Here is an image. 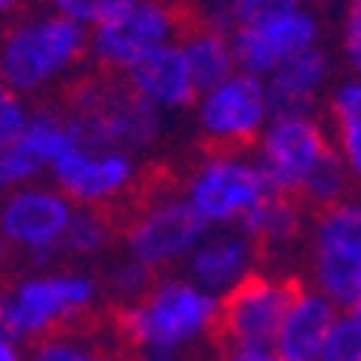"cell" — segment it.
Instances as JSON below:
<instances>
[{
    "label": "cell",
    "mask_w": 361,
    "mask_h": 361,
    "mask_svg": "<svg viewBox=\"0 0 361 361\" xmlns=\"http://www.w3.org/2000/svg\"><path fill=\"white\" fill-rule=\"evenodd\" d=\"M221 300L205 293L183 274L153 277L140 300L118 306V329L137 361H183L219 332Z\"/></svg>",
    "instance_id": "1"
},
{
    "label": "cell",
    "mask_w": 361,
    "mask_h": 361,
    "mask_svg": "<svg viewBox=\"0 0 361 361\" xmlns=\"http://www.w3.org/2000/svg\"><path fill=\"white\" fill-rule=\"evenodd\" d=\"M88 59V30L56 13H23L0 33V82L20 98L46 94Z\"/></svg>",
    "instance_id": "2"
},
{
    "label": "cell",
    "mask_w": 361,
    "mask_h": 361,
    "mask_svg": "<svg viewBox=\"0 0 361 361\" xmlns=\"http://www.w3.org/2000/svg\"><path fill=\"white\" fill-rule=\"evenodd\" d=\"M101 302V280L82 267L33 270L4 290L7 336L20 345L66 332Z\"/></svg>",
    "instance_id": "3"
},
{
    "label": "cell",
    "mask_w": 361,
    "mask_h": 361,
    "mask_svg": "<svg viewBox=\"0 0 361 361\" xmlns=\"http://www.w3.org/2000/svg\"><path fill=\"white\" fill-rule=\"evenodd\" d=\"M310 290L338 312L361 310V205L345 199L306 221Z\"/></svg>",
    "instance_id": "4"
},
{
    "label": "cell",
    "mask_w": 361,
    "mask_h": 361,
    "mask_svg": "<svg viewBox=\"0 0 361 361\" xmlns=\"http://www.w3.org/2000/svg\"><path fill=\"white\" fill-rule=\"evenodd\" d=\"M179 195L195 221L212 231V228H238L244 215L270 195V185L251 153L212 150L189 169Z\"/></svg>",
    "instance_id": "5"
},
{
    "label": "cell",
    "mask_w": 361,
    "mask_h": 361,
    "mask_svg": "<svg viewBox=\"0 0 361 361\" xmlns=\"http://www.w3.org/2000/svg\"><path fill=\"white\" fill-rule=\"evenodd\" d=\"M78 140L94 147H118L127 153H143L160 140L163 118L124 88V82L92 78L82 82L66 111Z\"/></svg>",
    "instance_id": "6"
},
{
    "label": "cell",
    "mask_w": 361,
    "mask_h": 361,
    "mask_svg": "<svg viewBox=\"0 0 361 361\" xmlns=\"http://www.w3.org/2000/svg\"><path fill=\"white\" fill-rule=\"evenodd\" d=\"M225 33L238 72L267 78L293 56L319 46L326 36V23L312 4H283L231 26Z\"/></svg>",
    "instance_id": "7"
},
{
    "label": "cell",
    "mask_w": 361,
    "mask_h": 361,
    "mask_svg": "<svg viewBox=\"0 0 361 361\" xmlns=\"http://www.w3.org/2000/svg\"><path fill=\"white\" fill-rule=\"evenodd\" d=\"M332 140L319 114H274L254 140V163L261 166L274 195L300 199L306 179L332 157Z\"/></svg>",
    "instance_id": "8"
},
{
    "label": "cell",
    "mask_w": 361,
    "mask_h": 361,
    "mask_svg": "<svg viewBox=\"0 0 361 361\" xmlns=\"http://www.w3.org/2000/svg\"><path fill=\"white\" fill-rule=\"evenodd\" d=\"M183 36V20L169 0H137L121 7L88 30V59L111 75H124L130 66Z\"/></svg>",
    "instance_id": "9"
},
{
    "label": "cell",
    "mask_w": 361,
    "mask_h": 361,
    "mask_svg": "<svg viewBox=\"0 0 361 361\" xmlns=\"http://www.w3.org/2000/svg\"><path fill=\"white\" fill-rule=\"evenodd\" d=\"M202 231L205 228L195 221L183 195L160 192L130 215V221L121 231V244H124L127 261L140 264L153 277H160V274H176L183 267Z\"/></svg>",
    "instance_id": "10"
},
{
    "label": "cell",
    "mask_w": 361,
    "mask_h": 361,
    "mask_svg": "<svg viewBox=\"0 0 361 361\" xmlns=\"http://www.w3.org/2000/svg\"><path fill=\"white\" fill-rule=\"evenodd\" d=\"M195 127L215 150H244L254 147L267 121L274 118V104L267 98L264 78L247 72H231L228 78L202 88L192 104Z\"/></svg>",
    "instance_id": "11"
},
{
    "label": "cell",
    "mask_w": 361,
    "mask_h": 361,
    "mask_svg": "<svg viewBox=\"0 0 361 361\" xmlns=\"http://www.w3.org/2000/svg\"><path fill=\"white\" fill-rule=\"evenodd\" d=\"M49 183L75 209H111L140 183V163L118 147H94L75 140L49 169Z\"/></svg>",
    "instance_id": "12"
},
{
    "label": "cell",
    "mask_w": 361,
    "mask_h": 361,
    "mask_svg": "<svg viewBox=\"0 0 361 361\" xmlns=\"http://www.w3.org/2000/svg\"><path fill=\"white\" fill-rule=\"evenodd\" d=\"M75 205L52 183H33L0 195V244L46 264L62 251Z\"/></svg>",
    "instance_id": "13"
},
{
    "label": "cell",
    "mask_w": 361,
    "mask_h": 361,
    "mask_svg": "<svg viewBox=\"0 0 361 361\" xmlns=\"http://www.w3.org/2000/svg\"><path fill=\"white\" fill-rule=\"evenodd\" d=\"M296 290H300V283L293 277L254 270L241 286L221 296L219 332L225 336V342L270 345Z\"/></svg>",
    "instance_id": "14"
},
{
    "label": "cell",
    "mask_w": 361,
    "mask_h": 361,
    "mask_svg": "<svg viewBox=\"0 0 361 361\" xmlns=\"http://www.w3.org/2000/svg\"><path fill=\"white\" fill-rule=\"evenodd\" d=\"M257 257L261 251L241 228H212L183 261V277L221 300L257 270Z\"/></svg>",
    "instance_id": "15"
},
{
    "label": "cell",
    "mask_w": 361,
    "mask_h": 361,
    "mask_svg": "<svg viewBox=\"0 0 361 361\" xmlns=\"http://www.w3.org/2000/svg\"><path fill=\"white\" fill-rule=\"evenodd\" d=\"M121 82L137 101H143L160 118L192 111L195 98H199V85L185 66L179 42H169V46L153 49L150 56H143L137 66H130L121 75Z\"/></svg>",
    "instance_id": "16"
},
{
    "label": "cell",
    "mask_w": 361,
    "mask_h": 361,
    "mask_svg": "<svg viewBox=\"0 0 361 361\" xmlns=\"http://www.w3.org/2000/svg\"><path fill=\"white\" fill-rule=\"evenodd\" d=\"M336 52L326 42L293 56L264 78L274 114H316V104L336 82Z\"/></svg>",
    "instance_id": "17"
},
{
    "label": "cell",
    "mask_w": 361,
    "mask_h": 361,
    "mask_svg": "<svg viewBox=\"0 0 361 361\" xmlns=\"http://www.w3.org/2000/svg\"><path fill=\"white\" fill-rule=\"evenodd\" d=\"M336 306L310 286H300L286 306L277 332L270 338V348L277 361H316L319 348L329 336V326L336 319Z\"/></svg>",
    "instance_id": "18"
},
{
    "label": "cell",
    "mask_w": 361,
    "mask_h": 361,
    "mask_svg": "<svg viewBox=\"0 0 361 361\" xmlns=\"http://www.w3.org/2000/svg\"><path fill=\"white\" fill-rule=\"evenodd\" d=\"M238 228L251 238L257 251L283 254L306 238V212H302L300 199L270 192L267 199L257 202V205L244 215V221Z\"/></svg>",
    "instance_id": "19"
},
{
    "label": "cell",
    "mask_w": 361,
    "mask_h": 361,
    "mask_svg": "<svg viewBox=\"0 0 361 361\" xmlns=\"http://www.w3.org/2000/svg\"><path fill=\"white\" fill-rule=\"evenodd\" d=\"M322 101H326V121L322 124L329 130L332 150L358 176L361 173V78L358 75L336 78Z\"/></svg>",
    "instance_id": "20"
},
{
    "label": "cell",
    "mask_w": 361,
    "mask_h": 361,
    "mask_svg": "<svg viewBox=\"0 0 361 361\" xmlns=\"http://www.w3.org/2000/svg\"><path fill=\"white\" fill-rule=\"evenodd\" d=\"M75 140H78V134L66 111L42 108V111H30V121H26V127L20 130L17 140H13V147L39 169L42 176H49L52 163L59 160Z\"/></svg>",
    "instance_id": "21"
},
{
    "label": "cell",
    "mask_w": 361,
    "mask_h": 361,
    "mask_svg": "<svg viewBox=\"0 0 361 361\" xmlns=\"http://www.w3.org/2000/svg\"><path fill=\"white\" fill-rule=\"evenodd\" d=\"M179 49L185 56V66L192 72L195 85L202 88H212L215 82L228 78L235 72V56H231V42L228 33L219 23H205V26H192L179 36Z\"/></svg>",
    "instance_id": "22"
},
{
    "label": "cell",
    "mask_w": 361,
    "mask_h": 361,
    "mask_svg": "<svg viewBox=\"0 0 361 361\" xmlns=\"http://www.w3.org/2000/svg\"><path fill=\"white\" fill-rule=\"evenodd\" d=\"M114 244V221L101 209H75L68 231L62 238V251L75 261H94Z\"/></svg>",
    "instance_id": "23"
},
{
    "label": "cell",
    "mask_w": 361,
    "mask_h": 361,
    "mask_svg": "<svg viewBox=\"0 0 361 361\" xmlns=\"http://www.w3.org/2000/svg\"><path fill=\"white\" fill-rule=\"evenodd\" d=\"M355 179L358 176L338 160V153H332V157H326V160L319 163V169L306 179V185H302V192H300V202H310V205H316L319 212L332 209V205L348 199Z\"/></svg>",
    "instance_id": "24"
},
{
    "label": "cell",
    "mask_w": 361,
    "mask_h": 361,
    "mask_svg": "<svg viewBox=\"0 0 361 361\" xmlns=\"http://www.w3.org/2000/svg\"><path fill=\"white\" fill-rule=\"evenodd\" d=\"M26 361H114V358L92 338L75 336V332H56V336L36 342L33 352L26 355Z\"/></svg>",
    "instance_id": "25"
},
{
    "label": "cell",
    "mask_w": 361,
    "mask_h": 361,
    "mask_svg": "<svg viewBox=\"0 0 361 361\" xmlns=\"http://www.w3.org/2000/svg\"><path fill=\"white\" fill-rule=\"evenodd\" d=\"M316 361H361V310L336 312Z\"/></svg>",
    "instance_id": "26"
},
{
    "label": "cell",
    "mask_w": 361,
    "mask_h": 361,
    "mask_svg": "<svg viewBox=\"0 0 361 361\" xmlns=\"http://www.w3.org/2000/svg\"><path fill=\"white\" fill-rule=\"evenodd\" d=\"M150 283H153L150 270L134 264V261H127V257H121V261L111 264L108 277L101 283V293H108L118 306H127V302L140 300V296L150 290Z\"/></svg>",
    "instance_id": "27"
},
{
    "label": "cell",
    "mask_w": 361,
    "mask_h": 361,
    "mask_svg": "<svg viewBox=\"0 0 361 361\" xmlns=\"http://www.w3.org/2000/svg\"><path fill=\"white\" fill-rule=\"evenodd\" d=\"M130 4H137V0H42V10L92 30L98 20H104L121 7H130Z\"/></svg>",
    "instance_id": "28"
},
{
    "label": "cell",
    "mask_w": 361,
    "mask_h": 361,
    "mask_svg": "<svg viewBox=\"0 0 361 361\" xmlns=\"http://www.w3.org/2000/svg\"><path fill=\"white\" fill-rule=\"evenodd\" d=\"M336 62L348 66V75H358V68H361V0H345L342 13H338Z\"/></svg>",
    "instance_id": "29"
},
{
    "label": "cell",
    "mask_w": 361,
    "mask_h": 361,
    "mask_svg": "<svg viewBox=\"0 0 361 361\" xmlns=\"http://www.w3.org/2000/svg\"><path fill=\"white\" fill-rule=\"evenodd\" d=\"M30 101L20 98L17 92H10L7 85L0 82V150H7L10 143L20 137V130L30 121Z\"/></svg>",
    "instance_id": "30"
},
{
    "label": "cell",
    "mask_w": 361,
    "mask_h": 361,
    "mask_svg": "<svg viewBox=\"0 0 361 361\" xmlns=\"http://www.w3.org/2000/svg\"><path fill=\"white\" fill-rule=\"evenodd\" d=\"M219 361H277L270 345H247V342H225Z\"/></svg>",
    "instance_id": "31"
},
{
    "label": "cell",
    "mask_w": 361,
    "mask_h": 361,
    "mask_svg": "<svg viewBox=\"0 0 361 361\" xmlns=\"http://www.w3.org/2000/svg\"><path fill=\"white\" fill-rule=\"evenodd\" d=\"M30 4L33 0H0V23H13L17 17H23Z\"/></svg>",
    "instance_id": "32"
},
{
    "label": "cell",
    "mask_w": 361,
    "mask_h": 361,
    "mask_svg": "<svg viewBox=\"0 0 361 361\" xmlns=\"http://www.w3.org/2000/svg\"><path fill=\"white\" fill-rule=\"evenodd\" d=\"M0 361H26V348L13 338H0Z\"/></svg>",
    "instance_id": "33"
},
{
    "label": "cell",
    "mask_w": 361,
    "mask_h": 361,
    "mask_svg": "<svg viewBox=\"0 0 361 361\" xmlns=\"http://www.w3.org/2000/svg\"><path fill=\"white\" fill-rule=\"evenodd\" d=\"M0 338H10L7 336V312H4V290H0Z\"/></svg>",
    "instance_id": "34"
},
{
    "label": "cell",
    "mask_w": 361,
    "mask_h": 361,
    "mask_svg": "<svg viewBox=\"0 0 361 361\" xmlns=\"http://www.w3.org/2000/svg\"><path fill=\"white\" fill-rule=\"evenodd\" d=\"M300 4H312V0H300Z\"/></svg>",
    "instance_id": "35"
}]
</instances>
